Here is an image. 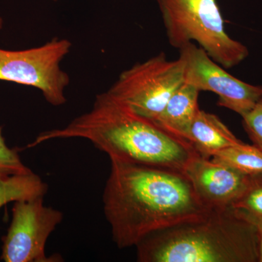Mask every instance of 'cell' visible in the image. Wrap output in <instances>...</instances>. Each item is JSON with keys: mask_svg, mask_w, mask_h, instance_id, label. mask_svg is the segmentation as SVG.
Wrapping results in <instances>:
<instances>
[{"mask_svg": "<svg viewBox=\"0 0 262 262\" xmlns=\"http://www.w3.org/2000/svg\"><path fill=\"white\" fill-rule=\"evenodd\" d=\"M110 160L103 209L120 249L136 246L155 232L200 220L210 211L184 173Z\"/></svg>", "mask_w": 262, "mask_h": 262, "instance_id": "1", "label": "cell"}, {"mask_svg": "<svg viewBox=\"0 0 262 262\" xmlns=\"http://www.w3.org/2000/svg\"><path fill=\"white\" fill-rule=\"evenodd\" d=\"M80 138L92 143L110 160L184 173L196 154L189 141L176 137L133 111L110 93L98 95L93 107L63 128L44 131L27 146L53 139Z\"/></svg>", "mask_w": 262, "mask_h": 262, "instance_id": "2", "label": "cell"}, {"mask_svg": "<svg viewBox=\"0 0 262 262\" xmlns=\"http://www.w3.org/2000/svg\"><path fill=\"white\" fill-rule=\"evenodd\" d=\"M139 262H258L257 229L233 207L146 236L136 245Z\"/></svg>", "mask_w": 262, "mask_h": 262, "instance_id": "3", "label": "cell"}, {"mask_svg": "<svg viewBox=\"0 0 262 262\" xmlns=\"http://www.w3.org/2000/svg\"><path fill=\"white\" fill-rule=\"evenodd\" d=\"M169 44L180 49L198 43L212 59L225 69L242 63L248 48L226 32L217 0H156Z\"/></svg>", "mask_w": 262, "mask_h": 262, "instance_id": "4", "label": "cell"}, {"mask_svg": "<svg viewBox=\"0 0 262 262\" xmlns=\"http://www.w3.org/2000/svg\"><path fill=\"white\" fill-rule=\"evenodd\" d=\"M184 83V62L180 58L170 61L161 53L122 72L108 92L136 113L154 121Z\"/></svg>", "mask_w": 262, "mask_h": 262, "instance_id": "5", "label": "cell"}, {"mask_svg": "<svg viewBox=\"0 0 262 262\" xmlns=\"http://www.w3.org/2000/svg\"><path fill=\"white\" fill-rule=\"evenodd\" d=\"M71 48L70 41L56 37L42 46L23 51L0 48V80L36 88L48 103L61 106L67 102L65 89L70 79L60 63Z\"/></svg>", "mask_w": 262, "mask_h": 262, "instance_id": "6", "label": "cell"}, {"mask_svg": "<svg viewBox=\"0 0 262 262\" xmlns=\"http://www.w3.org/2000/svg\"><path fill=\"white\" fill-rule=\"evenodd\" d=\"M44 196L14 202L12 221L3 238L1 258L5 262H58L59 255L48 256V237L61 224L63 214L46 206Z\"/></svg>", "mask_w": 262, "mask_h": 262, "instance_id": "7", "label": "cell"}, {"mask_svg": "<svg viewBox=\"0 0 262 262\" xmlns=\"http://www.w3.org/2000/svg\"><path fill=\"white\" fill-rule=\"evenodd\" d=\"M184 64V82L200 91L219 96L218 104L241 117L252 110L262 96V86L236 78L213 61L204 50L191 42L179 49Z\"/></svg>", "mask_w": 262, "mask_h": 262, "instance_id": "8", "label": "cell"}, {"mask_svg": "<svg viewBox=\"0 0 262 262\" xmlns=\"http://www.w3.org/2000/svg\"><path fill=\"white\" fill-rule=\"evenodd\" d=\"M184 173L208 210L232 207L247 189L251 178L198 153L189 160Z\"/></svg>", "mask_w": 262, "mask_h": 262, "instance_id": "9", "label": "cell"}, {"mask_svg": "<svg viewBox=\"0 0 262 262\" xmlns=\"http://www.w3.org/2000/svg\"><path fill=\"white\" fill-rule=\"evenodd\" d=\"M200 92L194 86L184 82L153 122L171 135L188 141L191 125L200 110Z\"/></svg>", "mask_w": 262, "mask_h": 262, "instance_id": "10", "label": "cell"}, {"mask_svg": "<svg viewBox=\"0 0 262 262\" xmlns=\"http://www.w3.org/2000/svg\"><path fill=\"white\" fill-rule=\"evenodd\" d=\"M188 141L198 154L208 158L221 150L243 143L220 117L201 110L193 120Z\"/></svg>", "mask_w": 262, "mask_h": 262, "instance_id": "11", "label": "cell"}, {"mask_svg": "<svg viewBox=\"0 0 262 262\" xmlns=\"http://www.w3.org/2000/svg\"><path fill=\"white\" fill-rule=\"evenodd\" d=\"M48 189V184L34 172L0 177V209L11 202L45 196Z\"/></svg>", "mask_w": 262, "mask_h": 262, "instance_id": "12", "label": "cell"}, {"mask_svg": "<svg viewBox=\"0 0 262 262\" xmlns=\"http://www.w3.org/2000/svg\"><path fill=\"white\" fill-rule=\"evenodd\" d=\"M211 159L249 177L262 174V151L254 145L243 142L229 146L215 153Z\"/></svg>", "mask_w": 262, "mask_h": 262, "instance_id": "13", "label": "cell"}, {"mask_svg": "<svg viewBox=\"0 0 262 262\" xmlns=\"http://www.w3.org/2000/svg\"><path fill=\"white\" fill-rule=\"evenodd\" d=\"M232 207L248 214L262 216V174L251 177L247 189Z\"/></svg>", "mask_w": 262, "mask_h": 262, "instance_id": "14", "label": "cell"}, {"mask_svg": "<svg viewBox=\"0 0 262 262\" xmlns=\"http://www.w3.org/2000/svg\"><path fill=\"white\" fill-rule=\"evenodd\" d=\"M30 173H32V170L24 165L17 150L7 146L0 127V177L5 178Z\"/></svg>", "mask_w": 262, "mask_h": 262, "instance_id": "15", "label": "cell"}, {"mask_svg": "<svg viewBox=\"0 0 262 262\" xmlns=\"http://www.w3.org/2000/svg\"><path fill=\"white\" fill-rule=\"evenodd\" d=\"M243 125L248 137L262 151V96L251 111L242 117Z\"/></svg>", "mask_w": 262, "mask_h": 262, "instance_id": "16", "label": "cell"}, {"mask_svg": "<svg viewBox=\"0 0 262 262\" xmlns=\"http://www.w3.org/2000/svg\"><path fill=\"white\" fill-rule=\"evenodd\" d=\"M247 214L249 218L252 220L255 226H256V229H257L258 243H259V259H258V262H262V216H257V215H253L248 214V213Z\"/></svg>", "mask_w": 262, "mask_h": 262, "instance_id": "17", "label": "cell"}, {"mask_svg": "<svg viewBox=\"0 0 262 262\" xmlns=\"http://www.w3.org/2000/svg\"><path fill=\"white\" fill-rule=\"evenodd\" d=\"M3 19L0 18V30H1L2 28H3Z\"/></svg>", "mask_w": 262, "mask_h": 262, "instance_id": "18", "label": "cell"}, {"mask_svg": "<svg viewBox=\"0 0 262 262\" xmlns=\"http://www.w3.org/2000/svg\"><path fill=\"white\" fill-rule=\"evenodd\" d=\"M52 1H53V2H57V1H58V0H52Z\"/></svg>", "mask_w": 262, "mask_h": 262, "instance_id": "19", "label": "cell"}]
</instances>
